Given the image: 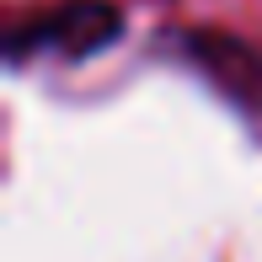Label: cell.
<instances>
[{
  "label": "cell",
  "mask_w": 262,
  "mask_h": 262,
  "mask_svg": "<svg viewBox=\"0 0 262 262\" xmlns=\"http://www.w3.org/2000/svg\"><path fill=\"white\" fill-rule=\"evenodd\" d=\"M123 38V6L118 0H54L27 16H16L0 38L6 64H27V59H97Z\"/></svg>",
  "instance_id": "obj_1"
},
{
  "label": "cell",
  "mask_w": 262,
  "mask_h": 262,
  "mask_svg": "<svg viewBox=\"0 0 262 262\" xmlns=\"http://www.w3.org/2000/svg\"><path fill=\"white\" fill-rule=\"evenodd\" d=\"M166 43L214 97H225L246 118H262V43L230 27H177Z\"/></svg>",
  "instance_id": "obj_2"
}]
</instances>
